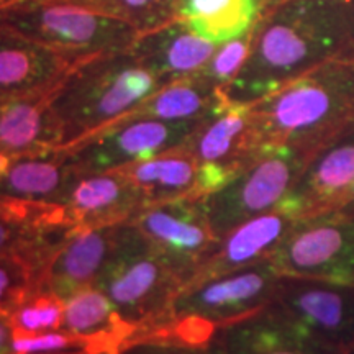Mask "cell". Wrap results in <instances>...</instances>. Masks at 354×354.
<instances>
[{"label":"cell","mask_w":354,"mask_h":354,"mask_svg":"<svg viewBox=\"0 0 354 354\" xmlns=\"http://www.w3.org/2000/svg\"><path fill=\"white\" fill-rule=\"evenodd\" d=\"M187 279L131 223H123L113 258L94 287L141 336L171 322V305Z\"/></svg>","instance_id":"277c9868"},{"label":"cell","mask_w":354,"mask_h":354,"mask_svg":"<svg viewBox=\"0 0 354 354\" xmlns=\"http://www.w3.org/2000/svg\"><path fill=\"white\" fill-rule=\"evenodd\" d=\"M202 122H167L149 117L122 118L69 148V151L73 153L77 169H120L180 149Z\"/></svg>","instance_id":"30bf717a"},{"label":"cell","mask_w":354,"mask_h":354,"mask_svg":"<svg viewBox=\"0 0 354 354\" xmlns=\"http://www.w3.org/2000/svg\"><path fill=\"white\" fill-rule=\"evenodd\" d=\"M254 30L256 26L241 37L218 44L214 56L210 57L205 68L198 73V76L205 77L207 81L215 84L220 88H225L228 84H232L245 66L248 56H250L254 39Z\"/></svg>","instance_id":"f1b7e54d"},{"label":"cell","mask_w":354,"mask_h":354,"mask_svg":"<svg viewBox=\"0 0 354 354\" xmlns=\"http://www.w3.org/2000/svg\"><path fill=\"white\" fill-rule=\"evenodd\" d=\"M263 15L261 0H179L177 6V19L215 44L251 32Z\"/></svg>","instance_id":"d4e9b609"},{"label":"cell","mask_w":354,"mask_h":354,"mask_svg":"<svg viewBox=\"0 0 354 354\" xmlns=\"http://www.w3.org/2000/svg\"><path fill=\"white\" fill-rule=\"evenodd\" d=\"M43 269L21 254L0 256V310L12 312L37 294Z\"/></svg>","instance_id":"4316f807"},{"label":"cell","mask_w":354,"mask_h":354,"mask_svg":"<svg viewBox=\"0 0 354 354\" xmlns=\"http://www.w3.org/2000/svg\"><path fill=\"white\" fill-rule=\"evenodd\" d=\"M76 169V161L69 149L15 156L0 174V198L55 203Z\"/></svg>","instance_id":"7402d4cb"},{"label":"cell","mask_w":354,"mask_h":354,"mask_svg":"<svg viewBox=\"0 0 354 354\" xmlns=\"http://www.w3.org/2000/svg\"><path fill=\"white\" fill-rule=\"evenodd\" d=\"M21 2V0H0V12H3L6 8L15 6V3Z\"/></svg>","instance_id":"836d02e7"},{"label":"cell","mask_w":354,"mask_h":354,"mask_svg":"<svg viewBox=\"0 0 354 354\" xmlns=\"http://www.w3.org/2000/svg\"><path fill=\"white\" fill-rule=\"evenodd\" d=\"M225 99L227 95L223 88L197 74L166 84L123 118L149 117L167 122H202Z\"/></svg>","instance_id":"603a6c76"},{"label":"cell","mask_w":354,"mask_h":354,"mask_svg":"<svg viewBox=\"0 0 354 354\" xmlns=\"http://www.w3.org/2000/svg\"><path fill=\"white\" fill-rule=\"evenodd\" d=\"M354 180V128L318 148L277 209L297 218L328 215Z\"/></svg>","instance_id":"5bb4252c"},{"label":"cell","mask_w":354,"mask_h":354,"mask_svg":"<svg viewBox=\"0 0 354 354\" xmlns=\"http://www.w3.org/2000/svg\"><path fill=\"white\" fill-rule=\"evenodd\" d=\"M328 215L354 216V180H353L351 187H349V190L346 192V196H344L342 201H339L338 205H336Z\"/></svg>","instance_id":"1f68e13d"},{"label":"cell","mask_w":354,"mask_h":354,"mask_svg":"<svg viewBox=\"0 0 354 354\" xmlns=\"http://www.w3.org/2000/svg\"><path fill=\"white\" fill-rule=\"evenodd\" d=\"M120 354H218V349L214 343L210 346H190L171 339L146 336L127 344Z\"/></svg>","instance_id":"f546056e"},{"label":"cell","mask_w":354,"mask_h":354,"mask_svg":"<svg viewBox=\"0 0 354 354\" xmlns=\"http://www.w3.org/2000/svg\"><path fill=\"white\" fill-rule=\"evenodd\" d=\"M299 221L300 218L295 215L276 209L238 225L216 241L187 284L236 271L269 258Z\"/></svg>","instance_id":"ac0fdd59"},{"label":"cell","mask_w":354,"mask_h":354,"mask_svg":"<svg viewBox=\"0 0 354 354\" xmlns=\"http://www.w3.org/2000/svg\"><path fill=\"white\" fill-rule=\"evenodd\" d=\"M184 274L187 282L218 241L202 198H177L149 205L128 221Z\"/></svg>","instance_id":"8fae6325"},{"label":"cell","mask_w":354,"mask_h":354,"mask_svg":"<svg viewBox=\"0 0 354 354\" xmlns=\"http://www.w3.org/2000/svg\"><path fill=\"white\" fill-rule=\"evenodd\" d=\"M130 24L138 33L177 19L179 0H74Z\"/></svg>","instance_id":"484cf974"},{"label":"cell","mask_w":354,"mask_h":354,"mask_svg":"<svg viewBox=\"0 0 354 354\" xmlns=\"http://www.w3.org/2000/svg\"><path fill=\"white\" fill-rule=\"evenodd\" d=\"M284 277L354 287V216L302 218L269 256Z\"/></svg>","instance_id":"52a82bcc"},{"label":"cell","mask_w":354,"mask_h":354,"mask_svg":"<svg viewBox=\"0 0 354 354\" xmlns=\"http://www.w3.org/2000/svg\"><path fill=\"white\" fill-rule=\"evenodd\" d=\"M55 203L61 207L64 223L74 230L128 223L146 209L141 190L120 169H76Z\"/></svg>","instance_id":"4fadbf2b"},{"label":"cell","mask_w":354,"mask_h":354,"mask_svg":"<svg viewBox=\"0 0 354 354\" xmlns=\"http://www.w3.org/2000/svg\"><path fill=\"white\" fill-rule=\"evenodd\" d=\"M64 300L50 294L37 292L10 312L13 335H39L61 330Z\"/></svg>","instance_id":"83f0119b"},{"label":"cell","mask_w":354,"mask_h":354,"mask_svg":"<svg viewBox=\"0 0 354 354\" xmlns=\"http://www.w3.org/2000/svg\"><path fill=\"white\" fill-rule=\"evenodd\" d=\"M272 305L312 338L354 348V287L282 277Z\"/></svg>","instance_id":"7c38bea8"},{"label":"cell","mask_w":354,"mask_h":354,"mask_svg":"<svg viewBox=\"0 0 354 354\" xmlns=\"http://www.w3.org/2000/svg\"><path fill=\"white\" fill-rule=\"evenodd\" d=\"M354 55L353 0H286L256 25L251 53L223 88L254 104L325 61Z\"/></svg>","instance_id":"6da1fadb"},{"label":"cell","mask_w":354,"mask_h":354,"mask_svg":"<svg viewBox=\"0 0 354 354\" xmlns=\"http://www.w3.org/2000/svg\"><path fill=\"white\" fill-rule=\"evenodd\" d=\"M259 145L290 146L312 156L354 128V55L318 64L251 104Z\"/></svg>","instance_id":"7a4b0ae2"},{"label":"cell","mask_w":354,"mask_h":354,"mask_svg":"<svg viewBox=\"0 0 354 354\" xmlns=\"http://www.w3.org/2000/svg\"><path fill=\"white\" fill-rule=\"evenodd\" d=\"M353 2H354V0H353Z\"/></svg>","instance_id":"d590c367"},{"label":"cell","mask_w":354,"mask_h":354,"mask_svg":"<svg viewBox=\"0 0 354 354\" xmlns=\"http://www.w3.org/2000/svg\"><path fill=\"white\" fill-rule=\"evenodd\" d=\"M282 277L266 258L236 271L192 282L172 300L171 322L198 318L223 328L271 305Z\"/></svg>","instance_id":"ba28073f"},{"label":"cell","mask_w":354,"mask_h":354,"mask_svg":"<svg viewBox=\"0 0 354 354\" xmlns=\"http://www.w3.org/2000/svg\"><path fill=\"white\" fill-rule=\"evenodd\" d=\"M349 354H354V348L351 349V351H349Z\"/></svg>","instance_id":"e575fe53"},{"label":"cell","mask_w":354,"mask_h":354,"mask_svg":"<svg viewBox=\"0 0 354 354\" xmlns=\"http://www.w3.org/2000/svg\"><path fill=\"white\" fill-rule=\"evenodd\" d=\"M61 330L86 338L99 354H120L141 335L97 287H86L64 300Z\"/></svg>","instance_id":"44dd1931"},{"label":"cell","mask_w":354,"mask_h":354,"mask_svg":"<svg viewBox=\"0 0 354 354\" xmlns=\"http://www.w3.org/2000/svg\"><path fill=\"white\" fill-rule=\"evenodd\" d=\"M81 61L0 26V102L57 86Z\"/></svg>","instance_id":"e0dca14e"},{"label":"cell","mask_w":354,"mask_h":354,"mask_svg":"<svg viewBox=\"0 0 354 354\" xmlns=\"http://www.w3.org/2000/svg\"><path fill=\"white\" fill-rule=\"evenodd\" d=\"M282 2H286V0H261V3H263V8H264V15L268 12H271L272 8H276L277 6H281Z\"/></svg>","instance_id":"d6a6232c"},{"label":"cell","mask_w":354,"mask_h":354,"mask_svg":"<svg viewBox=\"0 0 354 354\" xmlns=\"http://www.w3.org/2000/svg\"><path fill=\"white\" fill-rule=\"evenodd\" d=\"M218 44L198 37L180 19L140 33L128 51L162 84L197 76L214 56Z\"/></svg>","instance_id":"d6986e66"},{"label":"cell","mask_w":354,"mask_h":354,"mask_svg":"<svg viewBox=\"0 0 354 354\" xmlns=\"http://www.w3.org/2000/svg\"><path fill=\"white\" fill-rule=\"evenodd\" d=\"M310 156L290 146H269L227 185L203 197V209L215 236L276 210L307 166Z\"/></svg>","instance_id":"8992f818"},{"label":"cell","mask_w":354,"mask_h":354,"mask_svg":"<svg viewBox=\"0 0 354 354\" xmlns=\"http://www.w3.org/2000/svg\"><path fill=\"white\" fill-rule=\"evenodd\" d=\"M162 86L128 50L81 61L61 82L53 102L63 133L59 149L74 148L120 120Z\"/></svg>","instance_id":"3957f363"},{"label":"cell","mask_w":354,"mask_h":354,"mask_svg":"<svg viewBox=\"0 0 354 354\" xmlns=\"http://www.w3.org/2000/svg\"><path fill=\"white\" fill-rule=\"evenodd\" d=\"M183 149L198 165L202 198L227 185L264 149L256 135L251 104H238L227 97L197 127Z\"/></svg>","instance_id":"9c48e42d"},{"label":"cell","mask_w":354,"mask_h":354,"mask_svg":"<svg viewBox=\"0 0 354 354\" xmlns=\"http://www.w3.org/2000/svg\"><path fill=\"white\" fill-rule=\"evenodd\" d=\"M214 344L218 354H349L346 348L312 338L272 304L220 328Z\"/></svg>","instance_id":"2e32d148"},{"label":"cell","mask_w":354,"mask_h":354,"mask_svg":"<svg viewBox=\"0 0 354 354\" xmlns=\"http://www.w3.org/2000/svg\"><path fill=\"white\" fill-rule=\"evenodd\" d=\"M122 225L71 233L44 266L38 292H50L66 300L86 287H94L113 258Z\"/></svg>","instance_id":"9a60e30c"},{"label":"cell","mask_w":354,"mask_h":354,"mask_svg":"<svg viewBox=\"0 0 354 354\" xmlns=\"http://www.w3.org/2000/svg\"><path fill=\"white\" fill-rule=\"evenodd\" d=\"M0 26L79 59L125 51L140 35L127 21L74 0H21L0 12Z\"/></svg>","instance_id":"5b68a950"},{"label":"cell","mask_w":354,"mask_h":354,"mask_svg":"<svg viewBox=\"0 0 354 354\" xmlns=\"http://www.w3.org/2000/svg\"><path fill=\"white\" fill-rule=\"evenodd\" d=\"M120 171L141 190L146 207L185 197L202 198L198 192V165L183 148L120 167Z\"/></svg>","instance_id":"cb8c5ba5"},{"label":"cell","mask_w":354,"mask_h":354,"mask_svg":"<svg viewBox=\"0 0 354 354\" xmlns=\"http://www.w3.org/2000/svg\"><path fill=\"white\" fill-rule=\"evenodd\" d=\"M13 328L10 323V312L0 310V354H12Z\"/></svg>","instance_id":"4dcf8cb0"},{"label":"cell","mask_w":354,"mask_h":354,"mask_svg":"<svg viewBox=\"0 0 354 354\" xmlns=\"http://www.w3.org/2000/svg\"><path fill=\"white\" fill-rule=\"evenodd\" d=\"M61 82L46 91L0 102V151L15 158L61 148L63 133L53 110Z\"/></svg>","instance_id":"ffe728a7"}]
</instances>
